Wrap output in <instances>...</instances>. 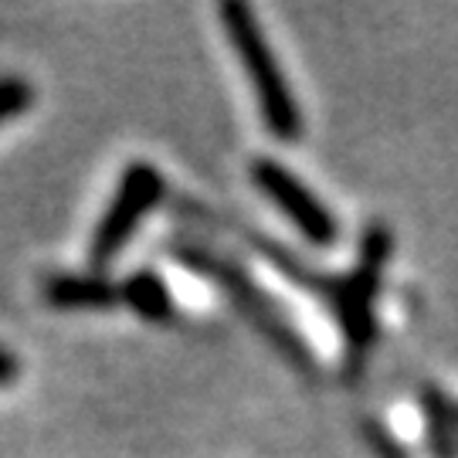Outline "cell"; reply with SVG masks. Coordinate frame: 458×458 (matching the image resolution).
Returning <instances> with one entry per match:
<instances>
[{
  "label": "cell",
  "instance_id": "1",
  "mask_svg": "<svg viewBox=\"0 0 458 458\" xmlns=\"http://www.w3.org/2000/svg\"><path fill=\"white\" fill-rule=\"evenodd\" d=\"M221 24H225L228 41L234 45L242 65H245L248 82L255 89L259 113H262L268 132L282 143H295L302 136V113H299V102H295L293 89H289L282 68H278L276 55L268 48L251 7L238 4V0H228L221 7Z\"/></svg>",
  "mask_w": 458,
  "mask_h": 458
},
{
  "label": "cell",
  "instance_id": "2",
  "mask_svg": "<svg viewBox=\"0 0 458 458\" xmlns=\"http://www.w3.org/2000/svg\"><path fill=\"white\" fill-rule=\"evenodd\" d=\"M166 181L157 166L149 164H130L123 170V177L115 183V194L109 200V208L102 214V221L96 225L92 245H89V262L102 268L109 265L126 248L132 238V231L140 228L143 214L153 211L164 200Z\"/></svg>",
  "mask_w": 458,
  "mask_h": 458
},
{
  "label": "cell",
  "instance_id": "3",
  "mask_svg": "<svg viewBox=\"0 0 458 458\" xmlns=\"http://www.w3.org/2000/svg\"><path fill=\"white\" fill-rule=\"evenodd\" d=\"M181 262H187L194 272H200V276H211L225 293L231 295V302H238V310L248 312L255 323H259V329H265L272 340L278 344V350H285V357L293 363H299L302 370H312V360H310V350H306V344L295 336L293 329L285 327V319L278 316V310L265 299L251 282H248L238 268H231L228 262H221L217 255H211V251H204V248H177L174 251Z\"/></svg>",
  "mask_w": 458,
  "mask_h": 458
},
{
  "label": "cell",
  "instance_id": "4",
  "mask_svg": "<svg viewBox=\"0 0 458 458\" xmlns=\"http://www.w3.org/2000/svg\"><path fill=\"white\" fill-rule=\"evenodd\" d=\"M248 174H251V183L293 221L295 231H299L306 242H312L316 248L336 245L340 225H336L333 211H329L327 204L312 194L310 187L299 181L295 174H289V170L278 164V160H272V157L251 160V170H248Z\"/></svg>",
  "mask_w": 458,
  "mask_h": 458
},
{
  "label": "cell",
  "instance_id": "5",
  "mask_svg": "<svg viewBox=\"0 0 458 458\" xmlns=\"http://www.w3.org/2000/svg\"><path fill=\"white\" fill-rule=\"evenodd\" d=\"M391 255V234L380 228L363 231L360 265L350 278H340V295L333 302V312L340 319L350 346L360 353L374 344V293L380 282V265Z\"/></svg>",
  "mask_w": 458,
  "mask_h": 458
},
{
  "label": "cell",
  "instance_id": "6",
  "mask_svg": "<svg viewBox=\"0 0 458 458\" xmlns=\"http://www.w3.org/2000/svg\"><path fill=\"white\" fill-rule=\"evenodd\" d=\"M41 293L51 310H113L123 302L119 285L106 276H51Z\"/></svg>",
  "mask_w": 458,
  "mask_h": 458
},
{
  "label": "cell",
  "instance_id": "7",
  "mask_svg": "<svg viewBox=\"0 0 458 458\" xmlns=\"http://www.w3.org/2000/svg\"><path fill=\"white\" fill-rule=\"evenodd\" d=\"M119 299H123L136 316L149 319V323H166V319L174 316V295H170V285H166L153 268L132 272V276L119 285Z\"/></svg>",
  "mask_w": 458,
  "mask_h": 458
},
{
  "label": "cell",
  "instance_id": "8",
  "mask_svg": "<svg viewBox=\"0 0 458 458\" xmlns=\"http://www.w3.org/2000/svg\"><path fill=\"white\" fill-rule=\"evenodd\" d=\"M31 102H34V89L28 79H21V75H4V79H0V126H4L7 119L21 115L24 109H31Z\"/></svg>",
  "mask_w": 458,
  "mask_h": 458
},
{
  "label": "cell",
  "instance_id": "9",
  "mask_svg": "<svg viewBox=\"0 0 458 458\" xmlns=\"http://www.w3.org/2000/svg\"><path fill=\"white\" fill-rule=\"evenodd\" d=\"M367 442L374 445L384 458H408L404 455V448H401V445H394V438L380 425H367Z\"/></svg>",
  "mask_w": 458,
  "mask_h": 458
},
{
  "label": "cell",
  "instance_id": "10",
  "mask_svg": "<svg viewBox=\"0 0 458 458\" xmlns=\"http://www.w3.org/2000/svg\"><path fill=\"white\" fill-rule=\"evenodd\" d=\"M17 374H21V360H17L11 350H4V346H0V387H4V384H11Z\"/></svg>",
  "mask_w": 458,
  "mask_h": 458
}]
</instances>
